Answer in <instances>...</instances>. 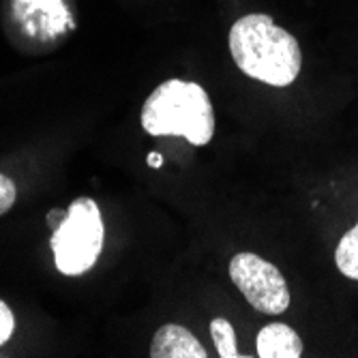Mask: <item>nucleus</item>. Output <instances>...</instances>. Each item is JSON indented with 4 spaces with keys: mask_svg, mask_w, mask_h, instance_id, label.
<instances>
[{
    "mask_svg": "<svg viewBox=\"0 0 358 358\" xmlns=\"http://www.w3.org/2000/svg\"><path fill=\"white\" fill-rule=\"evenodd\" d=\"M15 331V317L13 311L9 309V305L5 301H0V345L7 343L9 337Z\"/></svg>",
    "mask_w": 358,
    "mask_h": 358,
    "instance_id": "9d476101",
    "label": "nucleus"
},
{
    "mask_svg": "<svg viewBox=\"0 0 358 358\" xmlns=\"http://www.w3.org/2000/svg\"><path fill=\"white\" fill-rule=\"evenodd\" d=\"M152 358H206L204 345L180 324H164L150 343Z\"/></svg>",
    "mask_w": 358,
    "mask_h": 358,
    "instance_id": "39448f33",
    "label": "nucleus"
},
{
    "mask_svg": "<svg viewBox=\"0 0 358 358\" xmlns=\"http://www.w3.org/2000/svg\"><path fill=\"white\" fill-rule=\"evenodd\" d=\"M230 52L245 76L277 88L289 86L303 67V52L294 35L266 13H249L234 22Z\"/></svg>",
    "mask_w": 358,
    "mask_h": 358,
    "instance_id": "f257e3e1",
    "label": "nucleus"
},
{
    "mask_svg": "<svg viewBox=\"0 0 358 358\" xmlns=\"http://www.w3.org/2000/svg\"><path fill=\"white\" fill-rule=\"evenodd\" d=\"M106 243V225L94 200L78 198L52 234L56 268L67 277L88 273L99 259Z\"/></svg>",
    "mask_w": 358,
    "mask_h": 358,
    "instance_id": "7ed1b4c3",
    "label": "nucleus"
},
{
    "mask_svg": "<svg viewBox=\"0 0 358 358\" xmlns=\"http://www.w3.org/2000/svg\"><path fill=\"white\" fill-rule=\"evenodd\" d=\"M335 262L341 275L358 281V223L341 236L335 251Z\"/></svg>",
    "mask_w": 358,
    "mask_h": 358,
    "instance_id": "0eeeda50",
    "label": "nucleus"
},
{
    "mask_svg": "<svg viewBox=\"0 0 358 358\" xmlns=\"http://www.w3.org/2000/svg\"><path fill=\"white\" fill-rule=\"evenodd\" d=\"M230 277L247 303L268 315H279L289 307V287L281 271L251 251L236 253L230 262Z\"/></svg>",
    "mask_w": 358,
    "mask_h": 358,
    "instance_id": "20e7f679",
    "label": "nucleus"
},
{
    "mask_svg": "<svg viewBox=\"0 0 358 358\" xmlns=\"http://www.w3.org/2000/svg\"><path fill=\"white\" fill-rule=\"evenodd\" d=\"M15 198H17L15 182L5 174H0V215H5L15 204Z\"/></svg>",
    "mask_w": 358,
    "mask_h": 358,
    "instance_id": "1a4fd4ad",
    "label": "nucleus"
},
{
    "mask_svg": "<svg viewBox=\"0 0 358 358\" xmlns=\"http://www.w3.org/2000/svg\"><path fill=\"white\" fill-rule=\"evenodd\" d=\"M64 215H67V210H52V213L48 215V223H52V227L56 230V227L60 225V221L64 219Z\"/></svg>",
    "mask_w": 358,
    "mask_h": 358,
    "instance_id": "9b49d317",
    "label": "nucleus"
},
{
    "mask_svg": "<svg viewBox=\"0 0 358 358\" xmlns=\"http://www.w3.org/2000/svg\"><path fill=\"white\" fill-rule=\"evenodd\" d=\"M210 337L215 341L219 358H238V348H236V333L234 327L225 317H215L210 322Z\"/></svg>",
    "mask_w": 358,
    "mask_h": 358,
    "instance_id": "6e6552de",
    "label": "nucleus"
},
{
    "mask_svg": "<svg viewBox=\"0 0 358 358\" xmlns=\"http://www.w3.org/2000/svg\"><path fill=\"white\" fill-rule=\"evenodd\" d=\"M144 131L185 138L193 146H206L215 136V110L208 92L195 82L168 80L157 86L142 108Z\"/></svg>",
    "mask_w": 358,
    "mask_h": 358,
    "instance_id": "f03ea898",
    "label": "nucleus"
},
{
    "mask_svg": "<svg viewBox=\"0 0 358 358\" xmlns=\"http://www.w3.org/2000/svg\"><path fill=\"white\" fill-rule=\"evenodd\" d=\"M148 164L152 168H161V164H164V157H161L159 152H152V155H148Z\"/></svg>",
    "mask_w": 358,
    "mask_h": 358,
    "instance_id": "f8f14e48",
    "label": "nucleus"
},
{
    "mask_svg": "<svg viewBox=\"0 0 358 358\" xmlns=\"http://www.w3.org/2000/svg\"><path fill=\"white\" fill-rule=\"evenodd\" d=\"M255 350L259 358H299L303 356V339L287 324L273 322L257 333Z\"/></svg>",
    "mask_w": 358,
    "mask_h": 358,
    "instance_id": "423d86ee",
    "label": "nucleus"
}]
</instances>
